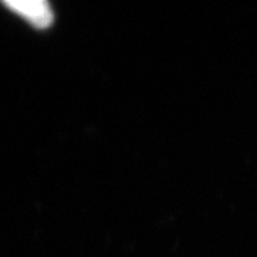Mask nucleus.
I'll return each mask as SVG.
<instances>
[{
  "instance_id": "1",
  "label": "nucleus",
  "mask_w": 257,
  "mask_h": 257,
  "mask_svg": "<svg viewBox=\"0 0 257 257\" xmlns=\"http://www.w3.org/2000/svg\"><path fill=\"white\" fill-rule=\"evenodd\" d=\"M12 12L23 18L37 29H46L53 22V10L43 0L35 2H8L5 3Z\"/></svg>"
}]
</instances>
